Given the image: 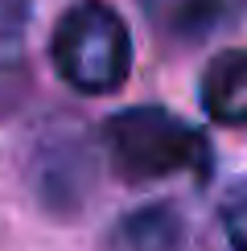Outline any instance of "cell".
<instances>
[{"label":"cell","instance_id":"cell-1","mask_svg":"<svg viewBox=\"0 0 247 251\" xmlns=\"http://www.w3.org/2000/svg\"><path fill=\"white\" fill-rule=\"evenodd\" d=\"M103 152H107V165L132 185L165 181L177 173L206 177L214 161L206 136L190 120L173 116L169 107H157V103L116 111L103 124Z\"/></svg>","mask_w":247,"mask_h":251},{"label":"cell","instance_id":"cell-2","mask_svg":"<svg viewBox=\"0 0 247 251\" xmlns=\"http://www.w3.org/2000/svg\"><path fill=\"white\" fill-rule=\"evenodd\" d=\"M54 75L78 95H116L132 75V33L103 0H78L49 33Z\"/></svg>","mask_w":247,"mask_h":251},{"label":"cell","instance_id":"cell-3","mask_svg":"<svg viewBox=\"0 0 247 251\" xmlns=\"http://www.w3.org/2000/svg\"><path fill=\"white\" fill-rule=\"evenodd\" d=\"M148 25L169 41H206L247 13V0H140Z\"/></svg>","mask_w":247,"mask_h":251},{"label":"cell","instance_id":"cell-4","mask_svg":"<svg viewBox=\"0 0 247 251\" xmlns=\"http://www.w3.org/2000/svg\"><path fill=\"white\" fill-rule=\"evenodd\" d=\"M33 185L46 210H82V198L91 190V156L74 144L41 149L33 161Z\"/></svg>","mask_w":247,"mask_h":251},{"label":"cell","instance_id":"cell-5","mask_svg":"<svg viewBox=\"0 0 247 251\" xmlns=\"http://www.w3.org/2000/svg\"><path fill=\"white\" fill-rule=\"evenodd\" d=\"M198 99L214 124L247 128V50H222L206 62Z\"/></svg>","mask_w":247,"mask_h":251},{"label":"cell","instance_id":"cell-6","mask_svg":"<svg viewBox=\"0 0 247 251\" xmlns=\"http://www.w3.org/2000/svg\"><path fill=\"white\" fill-rule=\"evenodd\" d=\"M103 251H185V218L169 202H148L120 214Z\"/></svg>","mask_w":247,"mask_h":251},{"label":"cell","instance_id":"cell-7","mask_svg":"<svg viewBox=\"0 0 247 251\" xmlns=\"http://www.w3.org/2000/svg\"><path fill=\"white\" fill-rule=\"evenodd\" d=\"M219 223L231 251H247V181L226 185L219 198Z\"/></svg>","mask_w":247,"mask_h":251}]
</instances>
